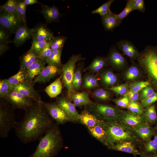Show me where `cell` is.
Here are the masks:
<instances>
[{
  "label": "cell",
  "mask_w": 157,
  "mask_h": 157,
  "mask_svg": "<svg viewBox=\"0 0 157 157\" xmlns=\"http://www.w3.org/2000/svg\"><path fill=\"white\" fill-rule=\"evenodd\" d=\"M128 89L124 86L121 80L109 82L101 94L93 98L92 119L95 129L101 136L100 146L104 151L108 142L116 139L111 135L109 129L114 95Z\"/></svg>",
  "instance_id": "cell-1"
},
{
  "label": "cell",
  "mask_w": 157,
  "mask_h": 157,
  "mask_svg": "<svg viewBox=\"0 0 157 157\" xmlns=\"http://www.w3.org/2000/svg\"><path fill=\"white\" fill-rule=\"evenodd\" d=\"M1 39L11 45L15 51L22 50L36 37L30 27L18 21L0 17Z\"/></svg>",
  "instance_id": "cell-2"
},
{
  "label": "cell",
  "mask_w": 157,
  "mask_h": 157,
  "mask_svg": "<svg viewBox=\"0 0 157 157\" xmlns=\"http://www.w3.org/2000/svg\"><path fill=\"white\" fill-rule=\"evenodd\" d=\"M93 109V101L72 97L66 101L49 122V126L59 124L68 125L74 122L90 109Z\"/></svg>",
  "instance_id": "cell-3"
},
{
  "label": "cell",
  "mask_w": 157,
  "mask_h": 157,
  "mask_svg": "<svg viewBox=\"0 0 157 157\" xmlns=\"http://www.w3.org/2000/svg\"><path fill=\"white\" fill-rule=\"evenodd\" d=\"M50 128L38 123L24 129L19 135H23L50 154L63 151L57 137L50 131Z\"/></svg>",
  "instance_id": "cell-4"
},
{
  "label": "cell",
  "mask_w": 157,
  "mask_h": 157,
  "mask_svg": "<svg viewBox=\"0 0 157 157\" xmlns=\"http://www.w3.org/2000/svg\"><path fill=\"white\" fill-rule=\"evenodd\" d=\"M47 45L49 62L76 61L81 55L79 49L68 37H56Z\"/></svg>",
  "instance_id": "cell-5"
},
{
  "label": "cell",
  "mask_w": 157,
  "mask_h": 157,
  "mask_svg": "<svg viewBox=\"0 0 157 157\" xmlns=\"http://www.w3.org/2000/svg\"><path fill=\"white\" fill-rule=\"evenodd\" d=\"M69 95L67 92L58 89L39 103L37 105V109L39 123L49 127V122L52 118L67 101Z\"/></svg>",
  "instance_id": "cell-6"
},
{
  "label": "cell",
  "mask_w": 157,
  "mask_h": 157,
  "mask_svg": "<svg viewBox=\"0 0 157 157\" xmlns=\"http://www.w3.org/2000/svg\"><path fill=\"white\" fill-rule=\"evenodd\" d=\"M62 7V19L72 35L86 33L92 24L88 13L81 8L75 10Z\"/></svg>",
  "instance_id": "cell-7"
},
{
  "label": "cell",
  "mask_w": 157,
  "mask_h": 157,
  "mask_svg": "<svg viewBox=\"0 0 157 157\" xmlns=\"http://www.w3.org/2000/svg\"><path fill=\"white\" fill-rule=\"evenodd\" d=\"M19 62L25 70H30L42 59L48 57L47 43L36 37L25 46Z\"/></svg>",
  "instance_id": "cell-8"
},
{
  "label": "cell",
  "mask_w": 157,
  "mask_h": 157,
  "mask_svg": "<svg viewBox=\"0 0 157 157\" xmlns=\"http://www.w3.org/2000/svg\"><path fill=\"white\" fill-rule=\"evenodd\" d=\"M16 157H50V154L23 135H19L6 147Z\"/></svg>",
  "instance_id": "cell-9"
},
{
  "label": "cell",
  "mask_w": 157,
  "mask_h": 157,
  "mask_svg": "<svg viewBox=\"0 0 157 157\" xmlns=\"http://www.w3.org/2000/svg\"><path fill=\"white\" fill-rule=\"evenodd\" d=\"M58 89L59 88L57 83L44 74L29 86L30 94L29 104L37 106Z\"/></svg>",
  "instance_id": "cell-10"
},
{
  "label": "cell",
  "mask_w": 157,
  "mask_h": 157,
  "mask_svg": "<svg viewBox=\"0 0 157 157\" xmlns=\"http://www.w3.org/2000/svg\"><path fill=\"white\" fill-rule=\"evenodd\" d=\"M147 117L145 111L129 109L125 116L124 132L129 135H135L147 131L148 128Z\"/></svg>",
  "instance_id": "cell-11"
},
{
  "label": "cell",
  "mask_w": 157,
  "mask_h": 157,
  "mask_svg": "<svg viewBox=\"0 0 157 157\" xmlns=\"http://www.w3.org/2000/svg\"><path fill=\"white\" fill-rule=\"evenodd\" d=\"M94 134L92 114L70 130L68 137L72 143L77 147L85 146L91 140Z\"/></svg>",
  "instance_id": "cell-12"
},
{
  "label": "cell",
  "mask_w": 157,
  "mask_h": 157,
  "mask_svg": "<svg viewBox=\"0 0 157 157\" xmlns=\"http://www.w3.org/2000/svg\"><path fill=\"white\" fill-rule=\"evenodd\" d=\"M105 151L112 157H136L141 154L135 150L133 139L129 137L109 141Z\"/></svg>",
  "instance_id": "cell-13"
},
{
  "label": "cell",
  "mask_w": 157,
  "mask_h": 157,
  "mask_svg": "<svg viewBox=\"0 0 157 157\" xmlns=\"http://www.w3.org/2000/svg\"><path fill=\"white\" fill-rule=\"evenodd\" d=\"M125 100V94L120 93L117 96L113 102L109 119V129L110 134L115 138L119 135L124 127L123 109Z\"/></svg>",
  "instance_id": "cell-14"
},
{
  "label": "cell",
  "mask_w": 157,
  "mask_h": 157,
  "mask_svg": "<svg viewBox=\"0 0 157 157\" xmlns=\"http://www.w3.org/2000/svg\"><path fill=\"white\" fill-rule=\"evenodd\" d=\"M157 100V86L145 85L127 104V106H132L135 109L142 110L150 107Z\"/></svg>",
  "instance_id": "cell-15"
},
{
  "label": "cell",
  "mask_w": 157,
  "mask_h": 157,
  "mask_svg": "<svg viewBox=\"0 0 157 157\" xmlns=\"http://www.w3.org/2000/svg\"><path fill=\"white\" fill-rule=\"evenodd\" d=\"M11 120L20 133L26 128L39 123L37 106L29 104L24 111L15 116Z\"/></svg>",
  "instance_id": "cell-16"
},
{
  "label": "cell",
  "mask_w": 157,
  "mask_h": 157,
  "mask_svg": "<svg viewBox=\"0 0 157 157\" xmlns=\"http://www.w3.org/2000/svg\"><path fill=\"white\" fill-rule=\"evenodd\" d=\"M94 74L78 76L76 82L70 90L69 95L93 101L94 97L91 91Z\"/></svg>",
  "instance_id": "cell-17"
},
{
  "label": "cell",
  "mask_w": 157,
  "mask_h": 157,
  "mask_svg": "<svg viewBox=\"0 0 157 157\" xmlns=\"http://www.w3.org/2000/svg\"><path fill=\"white\" fill-rule=\"evenodd\" d=\"M100 58L101 56L97 54L80 55L74 63L75 71L78 76L94 74Z\"/></svg>",
  "instance_id": "cell-18"
},
{
  "label": "cell",
  "mask_w": 157,
  "mask_h": 157,
  "mask_svg": "<svg viewBox=\"0 0 157 157\" xmlns=\"http://www.w3.org/2000/svg\"><path fill=\"white\" fill-rule=\"evenodd\" d=\"M2 16L18 21L30 27L26 16L24 1L23 0L11 1L6 7L1 9Z\"/></svg>",
  "instance_id": "cell-19"
},
{
  "label": "cell",
  "mask_w": 157,
  "mask_h": 157,
  "mask_svg": "<svg viewBox=\"0 0 157 157\" xmlns=\"http://www.w3.org/2000/svg\"><path fill=\"white\" fill-rule=\"evenodd\" d=\"M20 132L12 120H1L0 121V146L6 147Z\"/></svg>",
  "instance_id": "cell-20"
},
{
  "label": "cell",
  "mask_w": 157,
  "mask_h": 157,
  "mask_svg": "<svg viewBox=\"0 0 157 157\" xmlns=\"http://www.w3.org/2000/svg\"><path fill=\"white\" fill-rule=\"evenodd\" d=\"M25 12L29 24L33 29L36 37L39 36V14L40 8L36 1H24Z\"/></svg>",
  "instance_id": "cell-21"
},
{
  "label": "cell",
  "mask_w": 157,
  "mask_h": 157,
  "mask_svg": "<svg viewBox=\"0 0 157 157\" xmlns=\"http://www.w3.org/2000/svg\"><path fill=\"white\" fill-rule=\"evenodd\" d=\"M76 61H66L60 63L48 62L45 75L50 77L58 85L60 80L72 64Z\"/></svg>",
  "instance_id": "cell-22"
},
{
  "label": "cell",
  "mask_w": 157,
  "mask_h": 157,
  "mask_svg": "<svg viewBox=\"0 0 157 157\" xmlns=\"http://www.w3.org/2000/svg\"><path fill=\"white\" fill-rule=\"evenodd\" d=\"M74 63L70 66L58 84L59 88L63 90L69 94L78 77L75 71Z\"/></svg>",
  "instance_id": "cell-23"
},
{
  "label": "cell",
  "mask_w": 157,
  "mask_h": 157,
  "mask_svg": "<svg viewBox=\"0 0 157 157\" xmlns=\"http://www.w3.org/2000/svg\"><path fill=\"white\" fill-rule=\"evenodd\" d=\"M12 48H14L11 45L1 39L0 67L12 68V65L14 64L12 61L13 56Z\"/></svg>",
  "instance_id": "cell-24"
},
{
  "label": "cell",
  "mask_w": 157,
  "mask_h": 157,
  "mask_svg": "<svg viewBox=\"0 0 157 157\" xmlns=\"http://www.w3.org/2000/svg\"><path fill=\"white\" fill-rule=\"evenodd\" d=\"M137 143L141 148L149 151H157V134L146 133L138 138Z\"/></svg>",
  "instance_id": "cell-25"
},
{
  "label": "cell",
  "mask_w": 157,
  "mask_h": 157,
  "mask_svg": "<svg viewBox=\"0 0 157 157\" xmlns=\"http://www.w3.org/2000/svg\"><path fill=\"white\" fill-rule=\"evenodd\" d=\"M83 154L88 157H112L97 144L85 145Z\"/></svg>",
  "instance_id": "cell-26"
},
{
  "label": "cell",
  "mask_w": 157,
  "mask_h": 157,
  "mask_svg": "<svg viewBox=\"0 0 157 157\" xmlns=\"http://www.w3.org/2000/svg\"><path fill=\"white\" fill-rule=\"evenodd\" d=\"M139 21H147L151 25L157 23V5L153 8L137 17Z\"/></svg>",
  "instance_id": "cell-27"
},
{
  "label": "cell",
  "mask_w": 157,
  "mask_h": 157,
  "mask_svg": "<svg viewBox=\"0 0 157 157\" xmlns=\"http://www.w3.org/2000/svg\"><path fill=\"white\" fill-rule=\"evenodd\" d=\"M36 3L39 8L59 5L55 0H37Z\"/></svg>",
  "instance_id": "cell-28"
},
{
  "label": "cell",
  "mask_w": 157,
  "mask_h": 157,
  "mask_svg": "<svg viewBox=\"0 0 157 157\" xmlns=\"http://www.w3.org/2000/svg\"><path fill=\"white\" fill-rule=\"evenodd\" d=\"M0 157H16L8 149L1 147L0 148Z\"/></svg>",
  "instance_id": "cell-29"
},
{
  "label": "cell",
  "mask_w": 157,
  "mask_h": 157,
  "mask_svg": "<svg viewBox=\"0 0 157 157\" xmlns=\"http://www.w3.org/2000/svg\"><path fill=\"white\" fill-rule=\"evenodd\" d=\"M150 117L152 124L157 129V107L151 113Z\"/></svg>",
  "instance_id": "cell-30"
},
{
  "label": "cell",
  "mask_w": 157,
  "mask_h": 157,
  "mask_svg": "<svg viewBox=\"0 0 157 157\" xmlns=\"http://www.w3.org/2000/svg\"><path fill=\"white\" fill-rule=\"evenodd\" d=\"M63 155L65 157H88L85 155L84 154H70L64 152Z\"/></svg>",
  "instance_id": "cell-31"
},
{
  "label": "cell",
  "mask_w": 157,
  "mask_h": 157,
  "mask_svg": "<svg viewBox=\"0 0 157 157\" xmlns=\"http://www.w3.org/2000/svg\"><path fill=\"white\" fill-rule=\"evenodd\" d=\"M153 35L157 44V23L151 25Z\"/></svg>",
  "instance_id": "cell-32"
},
{
  "label": "cell",
  "mask_w": 157,
  "mask_h": 157,
  "mask_svg": "<svg viewBox=\"0 0 157 157\" xmlns=\"http://www.w3.org/2000/svg\"><path fill=\"white\" fill-rule=\"evenodd\" d=\"M63 152L64 151H62L61 152L59 153L52 155L50 157H65L63 155Z\"/></svg>",
  "instance_id": "cell-33"
},
{
  "label": "cell",
  "mask_w": 157,
  "mask_h": 157,
  "mask_svg": "<svg viewBox=\"0 0 157 157\" xmlns=\"http://www.w3.org/2000/svg\"><path fill=\"white\" fill-rule=\"evenodd\" d=\"M136 157H157V156H154L150 155H144L141 154L140 155Z\"/></svg>",
  "instance_id": "cell-34"
}]
</instances>
